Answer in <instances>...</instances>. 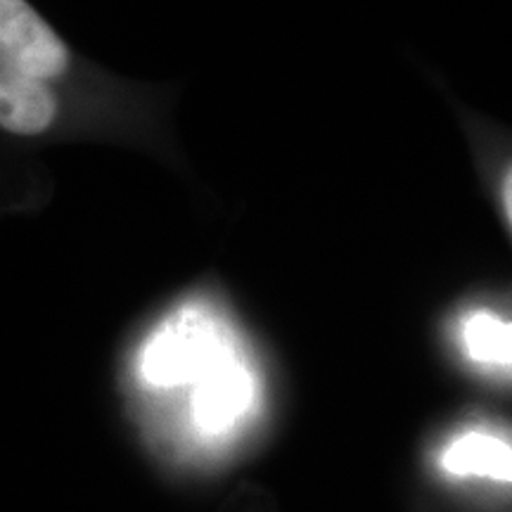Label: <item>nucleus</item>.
Here are the masks:
<instances>
[{
  "mask_svg": "<svg viewBox=\"0 0 512 512\" xmlns=\"http://www.w3.org/2000/svg\"><path fill=\"white\" fill-rule=\"evenodd\" d=\"M226 351L216 320L197 306H185L147 339L140 375L150 387H183L200 380Z\"/></svg>",
  "mask_w": 512,
  "mask_h": 512,
  "instance_id": "obj_1",
  "label": "nucleus"
},
{
  "mask_svg": "<svg viewBox=\"0 0 512 512\" xmlns=\"http://www.w3.org/2000/svg\"><path fill=\"white\" fill-rule=\"evenodd\" d=\"M254 401V380L249 370L226 351L195 382L192 418L207 434L228 432Z\"/></svg>",
  "mask_w": 512,
  "mask_h": 512,
  "instance_id": "obj_2",
  "label": "nucleus"
},
{
  "mask_svg": "<svg viewBox=\"0 0 512 512\" xmlns=\"http://www.w3.org/2000/svg\"><path fill=\"white\" fill-rule=\"evenodd\" d=\"M441 465L456 477H486L494 482H510V444L494 434L467 432L446 448Z\"/></svg>",
  "mask_w": 512,
  "mask_h": 512,
  "instance_id": "obj_3",
  "label": "nucleus"
},
{
  "mask_svg": "<svg viewBox=\"0 0 512 512\" xmlns=\"http://www.w3.org/2000/svg\"><path fill=\"white\" fill-rule=\"evenodd\" d=\"M510 174H505V216H508L510 221V214H512V204H510Z\"/></svg>",
  "mask_w": 512,
  "mask_h": 512,
  "instance_id": "obj_5",
  "label": "nucleus"
},
{
  "mask_svg": "<svg viewBox=\"0 0 512 512\" xmlns=\"http://www.w3.org/2000/svg\"><path fill=\"white\" fill-rule=\"evenodd\" d=\"M463 337L472 361L494 368L510 366V325L494 313H472L465 323Z\"/></svg>",
  "mask_w": 512,
  "mask_h": 512,
  "instance_id": "obj_4",
  "label": "nucleus"
}]
</instances>
